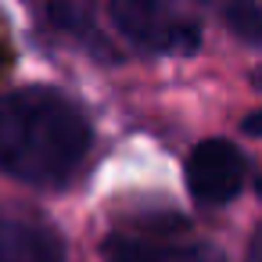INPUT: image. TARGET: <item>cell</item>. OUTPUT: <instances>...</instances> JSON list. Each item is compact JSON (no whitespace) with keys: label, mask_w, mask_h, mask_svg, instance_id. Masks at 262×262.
<instances>
[{"label":"cell","mask_w":262,"mask_h":262,"mask_svg":"<svg viewBox=\"0 0 262 262\" xmlns=\"http://www.w3.org/2000/svg\"><path fill=\"white\" fill-rule=\"evenodd\" d=\"M94 144L90 122L65 94L22 86L0 97V172L29 187H61Z\"/></svg>","instance_id":"6da1fadb"},{"label":"cell","mask_w":262,"mask_h":262,"mask_svg":"<svg viewBox=\"0 0 262 262\" xmlns=\"http://www.w3.org/2000/svg\"><path fill=\"white\" fill-rule=\"evenodd\" d=\"M108 11L115 29L140 51L194 54L201 47V29L172 8V0H108Z\"/></svg>","instance_id":"7a4b0ae2"},{"label":"cell","mask_w":262,"mask_h":262,"mask_svg":"<svg viewBox=\"0 0 262 262\" xmlns=\"http://www.w3.org/2000/svg\"><path fill=\"white\" fill-rule=\"evenodd\" d=\"M244 169H248L244 151L226 137L198 140L194 151L187 155V190L201 205H226L237 198Z\"/></svg>","instance_id":"3957f363"},{"label":"cell","mask_w":262,"mask_h":262,"mask_svg":"<svg viewBox=\"0 0 262 262\" xmlns=\"http://www.w3.org/2000/svg\"><path fill=\"white\" fill-rule=\"evenodd\" d=\"M104 262H226L215 244L201 241H151V237H112Z\"/></svg>","instance_id":"277c9868"},{"label":"cell","mask_w":262,"mask_h":262,"mask_svg":"<svg viewBox=\"0 0 262 262\" xmlns=\"http://www.w3.org/2000/svg\"><path fill=\"white\" fill-rule=\"evenodd\" d=\"M0 262H65V241L40 219H0Z\"/></svg>","instance_id":"5b68a950"},{"label":"cell","mask_w":262,"mask_h":262,"mask_svg":"<svg viewBox=\"0 0 262 262\" xmlns=\"http://www.w3.org/2000/svg\"><path fill=\"white\" fill-rule=\"evenodd\" d=\"M47 22L65 40H72L76 47H83L90 58H97V61H119L115 43L104 36V29L97 22V11L86 4V0H51V4H47Z\"/></svg>","instance_id":"8992f818"},{"label":"cell","mask_w":262,"mask_h":262,"mask_svg":"<svg viewBox=\"0 0 262 262\" xmlns=\"http://www.w3.org/2000/svg\"><path fill=\"white\" fill-rule=\"evenodd\" d=\"M223 22L241 43L262 47V8L255 0H226L223 4Z\"/></svg>","instance_id":"52a82bcc"},{"label":"cell","mask_w":262,"mask_h":262,"mask_svg":"<svg viewBox=\"0 0 262 262\" xmlns=\"http://www.w3.org/2000/svg\"><path fill=\"white\" fill-rule=\"evenodd\" d=\"M241 133H244V137H262V108H258V112H248V115L241 119Z\"/></svg>","instance_id":"ba28073f"},{"label":"cell","mask_w":262,"mask_h":262,"mask_svg":"<svg viewBox=\"0 0 262 262\" xmlns=\"http://www.w3.org/2000/svg\"><path fill=\"white\" fill-rule=\"evenodd\" d=\"M248 262H262V226L255 230V237L248 244Z\"/></svg>","instance_id":"9c48e42d"},{"label":"cell","mask_w":262,"mask_h":262,"mask_svg":"<svg viewBox=\"0 0 262 262\" xmlns=\"http://www.w3.org/2000/svg\"><path fill=\"white\" fill-rule=\"evenodd\" d=\"M251 86H258V90H262V65L251 72Z\"/></svg>","instance_id":"30bf717a"},{"label":"cell","mask_w":262,"mask_h":262,"mask_svg":"<svg viewBox=\"0 0 262 262\" xmlns=\"http://www.w3.org/2000/svg\"><path fill=\"white\" fill-rule=\"evenodd\" d=\"M255 194H258V198H262V176H258V180H255Z\"/></svg>","instance_id":"8fae6325"}]
</instances>
